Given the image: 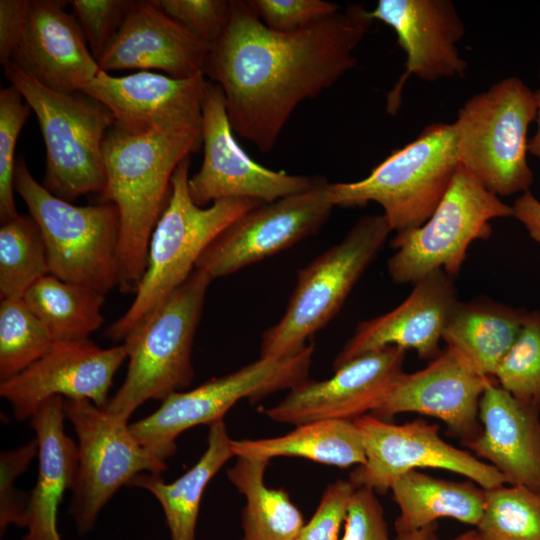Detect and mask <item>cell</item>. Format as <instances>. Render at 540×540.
<instances>
[{
	"label": "cell",
	"instance_id": "6da1fadb",
	"mask_svg": "<svg viewBox=\"0 0 540 540\" xmlns=\"http://www.w3.org/2000/svg\"><path fill=\"white\" fill-rule=\"evenodd\" d=\"M230 1L229 22L210 46L203 73L222 89L234 134L269 152L299 104L355 67L354 52L374 20L352 4L296 31L277 32L249 1Z\"/></svg>",
	"mask_w": 540,
	"mask_h": 540
},
{
	"label": "cell",
	"instance_id": "7a4b0ae2",
	"mask_svg": "<svg viewBox=\"0 0 540 540\" xmlns=\"http://www.w3.org/2000/svg\"><path fill=\"white\" fill-rule=\"evenodd\" d=\"M202 144V125L150 134H130L114 126L102 152L106 187L101 202L119 212V267L123 293H135L145 271L153 229L171 193L172 176Z\"/></svg>",
	"mask_w": 540,
	"mask_h": 540
},
{
	"label": "cell",
	"instance_id": "3957f363",
	"mask_svg": "<svg viewBox=\"0 0 540 540\" xmlns=\"http://www.w3.org/2000/svg\"><path fill=\"white\" fill-rule=\"evenodd\" d=\"M211 277L194 269L166 299L127 333L126 377L104 409L128 421L148 400H164L187 388L194 377L192 345Z\"/></svg>",
	"mask_w": 540,
	"mask_h": 540
},
{
	"label": "cell",
	"instance_id": "277c9868",
	"mask_svg": "<svg viewBox=\"0 0 540 540\" xmlns=\"http://www.w3.org/2000/svg\"><path fill=\"white\" fill-rule=\"evenodd\" d=\"M189 167L190 156L172 176L170 197L151 234L145 271L132 304L105 331L114 342L123 340L148 311L186 281L204 250L225 227L264 203L233 198L200 207L189 194Z\"/></svg>",
	"mask_w": 540,
	"mask_h": 540
},
{
	"label": "cell",
	"instance_id": "5b68a950",
	"mask_svg": "<svg viewBox=\"0 0 540 540\" xmlns=\"http://www.w3.org/2000/svg\"><path fill=\"white\" fill-rule=\"evenodd\" d=\"M4 75L38 119L46 147L42 185L68 202L87 193H103L106 170L102 144L114 125L111 111L81 91L49 89L12 63L4 67Z\"/></svg>",
	"mask_w": 540,
	"mask_h": 540
},
{
	"label": "cell",
	"instance_id": "8992f818",
	"mask_svg": "<svg viewBox=\"0 0 540 540\" xmlns=\"http://www.w3.org/2000/svg\"><path fill=\"white\" fill-rule=\"evenodd\" d=\"M460 166L452 124L432 123L392 151L370 174L355 182L328 183L334 206L378 203L391 230L422 226L433 214Z\"/></svg>",
	"mask_w": 540,
	"mask_h": 540
},
{
	"label": "cell",
	"instance_id": "52a82bcc",
	"mask_svg": "<svg viewBox=\"0 0 540 540\" xmlns=\"http://www.w3.org/2000/svg\"><path fill=\"white\" fill-rule=\"evenodd\" d=\"M536 114L534 91L516 76L472 96L458 111L452 126L460 164L493 195L523 193L532 185L527 133Z\"/></svg>",
	"mask_w": 540,
	"mask_h": 540
},
{
	"label": "cell",
	"instance_id": "ba28073f",
	"mask_svg": "<svg viewBox=\"0 0 540 540\" xmlns=\"http://www.w3.org/2000/svg\"><path fill=\"white\" fill-rule=\"evenodd\" d=\"M14 189L37 223L47 250L50 274L104 295L120 286V217L110 202L75 206L50 193L16 159Z\"/></svg>",
	"mask_w": 540,
	"mask_h": 540
},
{
	"label": "cell",
	"instance_id": "9c48e42d",
	"mask_svg": "<svg viewBox=\"0 0 540 540\" xmlns=\"http://www.w3.org/2000/svg\"><path fill=\"white\" fill-rule=\"evenodd\" d=\"M391 231L383 214L363 216L342 241L299 270L284 315L262 334L260 357L281 358L302 351L306 341L340 311Z\"/></svg>",
	"mask_w": 540,
	"mask_h": 540
},
{
	"label": "cell",
	"instance_id": "30bf717a",
	"mask_svg": "<svg viewBox=\"0 0 540 540\" xmlns=\"http://www.w3.org/2000/svg\"><path fill=\"white\" fill-rule=\"evenodd\" d=\"M313 346L287 357L264 358L235 372L211 379L189 391L170 394L157 410L129 424L135 439L165 461L177 449L176 439L184 431L223 419L239 400L255 402L308 380Z\"/></svg>",
	"mask_w": 540,
	"mask_h": 540
},
{
	"label": "cell",
	"instance_id": "8fae6325",
	"mask_svg": "<svg viewBox=\"0 0 540 540\" xmlns=\"http://www.w3.org/2000/svg\"><path fill=\"white\" fill-rule=\"evenodd\" d=\"M509 216H513L512 206L484 189L460 164L431 217L422 226L396 233L392 239L390 244L396 252L387 262L391 280L414 284L438 269L455 277L469 245L490 237V221Z\"/></svg>",
	"mask_w": 540,
	"mask_h": 540
},
{
	"label": "cell",
	"instance_id": "7c38bea8",
	"mask_svg": "<svg viewBox=\"0 0 540 540\" xmlns=\"http://www.w3.org/2000/svg\"><path fill=\"white\" fill-rule=\"evenodd\" d=\"M64 411L75 430L78 451L69 514L83 536L121 487L140 473L161 475L167 466L135 439L128 421L91 401L65 399Z\"/></svg>",
	"mask_w": 540,
	"mask_h": 540
},
{
	"label": "cell",
	"instance_id": "4fadbf2b",
	"mask_svg": "<svg viewBox=\"0 0 540 540\" xmlns=\"http://www.w3.org/2000/svg\"><path fill=\"white\" fill-rule=\"evenodd\" d=\"M353 422L361 434L366 456L365 463L349 475L356 488L386 493L398 478L417 468L448 470L485 490L507 484L494 467L443 440L437 424L415 419L398 425L369 414Z\"/></svg>",
	"mask_w": 540,
	"mask_h": 540
},
{
	"label": "cell",
	"instance_id": "5bb4252c",
	"mask_svg": "<svg viewBox=\"0 0 540 540\" xmlns=\"http://www.w3.org/2000/svg\"><path fill=\"white\" fill-rule=\"evenodd\" d=\"M202 143V165L188 180L189 194L200 207L233 198L272 202L326 183L318 176L274 171L251 159L234 137L222 89L208 79L202 102Z\"/></svg>",
	"mask_w": 540,
	"mask_h": 540
},
{
	"label": "cell",
	"instance_id": "9a60e30c",
	"mask_svg": "<svg viewBox=\"0 0 540 540\" xmlns=\"http://www.w3.org/2000/svg\"><path fill=\"white\" fill-rule=\"evenodd\" d=\"M327 186L326 182L243 213L213 239L195 268L212 280L224 277L315 234L334 207Z\"/></svg>",
	"mask_w": 540,
	"mask_h": 540
},
{
	"label": "cell",
	"instance_id": "2e32d148",
	"mask_svg": "<svg viewBox=\"0 0 540 540\" xmlns=\"http://www.w3.org/2000/svg\"><path fill=\"white\" fill-rule=\"evenodd\" d=\"M406 350L388 346L363 354L335 369L326 380H306L290 389L265 415L295 426L320 420L355 419L373 413L404 373Z\"/></svg>",
	"mask_w": 540,
	"mask_h": 540
},
{
	"label": "cell",
	"instance_id": "e0dca14e",
	"mask_svg": "<svg viewBox=\"0 0 540 540\" xmlns=\"http://www.w3.org/2000/svg\"><path fill=\"white\" fill-rule=\"evenodd\" d=\"M127 352L123 344L101 348L89 339L54 342L48 352L14 377L0 382V395L19 421L31 419L47 399H87L104 408L113 378Z\"/></svg>",
	"mask_w": 540,
	"mask_h": 540
},
{
	"label": "cell",
	"instance_id": "ac0fdd59",
	"mask_svg": "<svg viewBox=\"0 0 540 540\" xmlns=\"http://www.w3.org/2000/svg\"><path fill=\"white\" fill-rule=\"evenodd\" d=\"M369 14L395 31L398 45L406 53L405 71L387 93L390 115L400 109L410 76L429 82L464 77L467 63L460 57L457 43L465 26L450 0H379Z\"/></svg>",
	"mask_w": 540,
	"mask_h": 540
},
{
	"label": "cell",
	"instance_id": "d6986e66",
	"mask_svg": "<svg viewBox=\"0 0 540 540\" xmlns=\"http://www.w3.org/2000/svg\"><path fill=\"white\" fill-rule=\"evenodd\" d=\"M207 79L141 71L111 76L100 71L81 92L104 104L114 127L130 134H150L202 125V102Z\"/></svg>",
	"mask_w": 540,
	"mask_h": 540
},
{
	"label": "cell",
	"instance_id": "ffe728a7",
	"mask_svg": "<svg viewBox=\"0 0 540 540\" xmlns=\"http://www.w3.org/2000/svg\"><path fill=\"white\" fill-rule=\"evenodd\" d=\"M495 378L479 373L463 356L446 347L424 369L403 373L372 414L379 418L415 412L440 419L466 444L481 431L479 403Z\"/></svg>",
	"mask_w": 540,
	"mask_h": 540
},
{
	"label": "cell",
	"instance_id": "44dd1931",
	"mask_svg": "<svg viewBox=\"0 0 540 540\" xmlns=\"http://www.w3.org/2000/svg\"><path fill=\"white\" fill-rule=\"evenodd\" d=\"M454 277L438 269L414 283L393 310L358 324L333 362L334 370L368 352L388 346L413 349L421 359L436 358L446 321L457 303Z\"/></svg>",
	"mask_w": 540,
	"mask_h": 540
},
{
	"label": "cell",
	"instance_id": "7402d4cb",
	"mask_svg": "<svg viewBox=\"0 0 540 540\" xmlns=\"http://www.w3.org/2000/svg\"><path fill=\"white\" fill-rule=\"evenodd\" d=\"M67 3L30 0L24 35L10 63L49 89L75 93L101 69L75 17L65 11Z\"/></svg>",
	"mask_w": 540,
	"mask_h": 540
},
{
	"label": "cell",
	"instance_id": "603a6c76",
	"mask_svg": "<svg viewBox=\"0 0 540 540\" xmlns=\"http://www.w3.org/2000/svg\"><path fill=\"white\" fill-rule=\"evenodd\" d=\"M209 48L169 17L156 0L134 1L97 63L104 72L158 69L173 78H189L203 73Z\"/></svg>",
	"mask_w": 540,
	"mask_h": 540
},
{
	"label": "cell",
	"instance_id": "cb8c5ba5",
	"mask_svg": "<svg viewBox=\"0 0 540 540\" xmlns=\"http://www.w3.org/2000/svg\"><path fill=\"white\" fill-rule=\"evenodd\" d=\"M539 412L494 381L480 399L481 431L464 445L494 467L507 484L540 493Z\"/></svg>",
	"mask_w": 540,
	"mask_h": 540
},
{
	"label": "cell",
	"instance_id": "d4e9b609",
	"mask_svg": "<svg viewBox=\"0 0 540 540\" xmlns=\"http://www.w3.org/2000/svg\"><path fill=\"white\" fill-rule=\"evenodd\" d=\"M64 401L61 396L45 400L30 419L38 443V475L22 540H61L58 508L65 492L73 489L78 466L77 444L64 430Z\"/></svg>",
	"mask_w": 540,
	"mask_h": 540
},
{
	"label": "cell",
	"instance_id": "484cf974",
	"mask_svg": "<svg viewBox=\"0 0 540 540\" xmlns=\"http://www.w3.org/2000/svg\"><path fill=\"white\" fill-rule=\"evenodd\" d=\"M527 313L487 298L458 300L446 321L442 340L479 373L494 378L499 363L519 336Z\"/></svg>",
	"mask_w": 540,
	"mask_h": 540
},
{
	"label": "cell",
	"instance_id": "4316f807",
	"mask_svg": "<svg viewBox=\"0 0 540 540\" xmlns=\"http://www.w3.org/2000/svg\"><path fill=\"white\" fill-rule=\"evenodd\" d=\"M232 439L223 419L209 425L207 448L200 459L171 483L161 475L140 473L129 487L149 491L162 507L170 540H196L201 499L206 486L224 464L234 456Z\"/></svg>",
	"mask_w": 540,
	"mask_h": 540
},
{
	"label": "cell",
	"instance_id": "83f0119b",
	"mask_svg": "<svg viewBox=\"0 0 540 540\" xmlns=\"http://www.w3.org/2000/svg\"><path fill=\"white\" fill-rule=\"evenodd\" d=\"M390 490L400 510L395 529L416 531L441 518L476 527L484 512L486 490L471 480L449 481L412 470Z\"/></svg>",
	"mask_w": 540,
	"mask_h": 540
},
{
	"label": "cell",
	"instance_id": "f1b7e54d",
	"mask_svg": "<svg viewBox=\"0 0 540 540\" xmlns=\"http://www.w3.org/2000/svg\"><path fill=\"white\" fill-rule=\"evenodd\" d=\"M234 456L271 459L300 457L347 468L366 461L361 434L353 421L320 420L297 425L291 432L273 438L232 439Z\"/></svg>",
	"mask_w": 540,
	"mask_h": 540
},
{
	"label": "cell",
	"instance_id": "f546056e",
	"mask_svg": "<svg viewBox=\"0 0 540 540\" xmlns=\"http://www.w3.org/2000/svg\"><path fill=\"white\" fill-rule=\"evenodd\" d=\"M269 459L238 456L227 470L229 481L245 498L241 540H295L304 526L300 510L284 489L270 488L264 474Z\"/></svg>",
	"mask_w": 540,
	"mask_h": 540
},
{
	"label": "cell",
	"instance_id": "4dcf8cb0",
	"mask_svg": "<svg viewBox=\"0 0 540 540\" xmlns=\"http://www.w3.org/2000/svg\"><path fill=\"white\" fill-rule=\"evenodd\" d=\"M23 299L54 342L88 339L104 323V294L51 274L33 284Z\"/></svg>",
	"mask_w": 540,
	"mask_h": 540
},
{
	"label": "cell",
	"instance_id": "1f68e13d",
	"mask_svg": "<svg viewBox=\"0 0 540 540\" xmlns=\"http://www.w3.org/2000/svg\"><path fill=\"white\" fill-rule=\"evenodd\" d=\"M50 274L41 231L29 215L2 224L0 228V297L23 298L39 279Z\"/></svg>",
	"mask_w": 540,
	"mask_h": 540
},
{
	"label": "cell",
	"instance_id": "d6a6232c",
	"mask_svg": "<svg viewBox=\"0 0 540 540\" xmlns=\"http://www.w3.org/2000/svg\"><path fill=\"white\" fill-rule=\"evenodd\" d=\"M47 329L23 298L0 302V382L19 374L52 347Z\"/></svg>",
	"mask_w": 540,
	"mask_h": 540
},
{
	"label": "cell",
	"instance_id": "836d02e7",
	"mask_svg": "<svg viewBox=\"0 0 540 540\" xmlns=\"http://www.w3.org/2000/svg\"><path fill=\"white\" fill-rule=\"evenodd\" d=\"M475 529L487 540H540V493L514 485L486 490Z\"/></svg>",
	"mask_w": 540,
	"mask_h": 540
},
{
	"label": "cell",
	"instance_id": "e575fe53",
	"mask_svg": "<svg viewBox=\"0 0 540 540\" xmlns=\"http://www.w3.org/2000/svg\"><path fill=\"white\" fill-rule=\"evenodd\" d=\"M494 378L515 399L540 410V311L526 314L520 334Z\"/></svg>",
	"mask_w": 540,
	"mask_h": 540
},
{
	"label": "cell",
	"instance_id": "d590c367",
	"mask_svg": "<svg viewBox=\"0 0 540 540\" xmlns=\"http://www.w3.org/2000/svg\"><path fill=\"white\" fill-rule=\"evenodd\" d=\"M32 109L18 89L10 85L0 91V220L19 216L14 201L15 147Z\"/></svg>",
	"mask_w": 540,
	"mask_h": 540
},
{
	"label": "cell",
	"instance_id": "8d00e7d4",
	"mask_svg": "<svg viewBox=\"0 0 540 540\" xmlns=\"http://www.w3.org/2000/svg\"><path fill=\"white\" fill-rule=\"evenodd\" d=\"M131 0H73L72 14L78 22L96 61L119 31Z\"/></svg>",
	"mask_w": 540,
	"mask_h": 540
},
{
	"label": "cell",
	"instance_id": "74e56055",
	"mask_svg": "<svg viewBox=\"0 0 540 540\" xmlns=\"http://www.w3.org/2000/svg\"><path fill=\"white\" fill-rule=\"evenodd\" d=\"M158 6L209 47L224 32L230 18L227 0H156Z\"/></svg>",
	"mask_w": 540,
	"mask_h": 540
},
{
	"label": "cell",
	"instance_id": "f35d334b",
	"mask_svg": "<svg viewBox=\"0 0 540 540\" xmlns=\"http://www.w3.org/2000/svg\"><path fill=\"white\" fill-rule=\"evenodd\" d=\"M38 456L36 439L27 444L3 450L0 454V530L3 535L10 524L20 528L26 525L29 496L15 488V480L26 471L34 457Z\"/></svg>",
	"mask_w": 540,
	"mask_h": 540
},
{
	"label": "cell",
	"instance_id": "ab89813d",
	"mask_svg": "<svg viewBox=\"0 0 540 540\" xmlns=\"http://www.w3.org/2000/svg\"><path fill=\"white\" fill-rule=\"evenodd\" d=\"M262 22L277 32H292L340 10L324 0H248Z\"/></svg>",
	"mask_w": 540,
	"mask_h": 540
},
{
	"label": "cell",
	"instance_id": "60d3db41",
	"mask_svg": "<svg viewBox=\"0 0 540 540\" xmlns=\"http://www.w3.org/2000/svg\"><path fill=\"white\" fill-rule=\"evenodd\" d=\"M355 489L349 480H337L328 485L313 516L295 540H340V530Z\"/></svg>",
	"mask_w": 540,
	"mask_h": 540
},
{
	"label": "cell",
	"instance_id": "b9f144b4",
	"mask_svg": "<svg viewBox=\"0 0 540 540\" xmlns=\"http://www.w3.org/2000/svg\"><path fill=\"white\" fill-rule=\"evenodd\" d=\"M340 540H391L383 506L373 489H355Z\"/></svg>",
	"mask_w": 540,
	"mask_h": 540
},
{
	"label": "cell",
	"instance_id": "7bdbcfd3",
	"mask_svg": "<svg viewBox=\"0 0 540 540\" xmlns=\"http://www.w3.org/2000/svg\"><path fill=\"white\" fill-rule=\"evenodd\" d=\"M30 0L0 1V62L5 67L13 58L24 35Z\"/></svg>",
	"mask_w": 540,
	"mask_h": 540
},
{
	"label": "cell",
	"instance_id": "ee69618b",
	"mask_svg": "<svg viewBox=\"0 0 540 540\" xmlns=\"http://www.w3.org/2000/svg\"><path fill=\"white\" fill-rule=\"evenodd\" d=\"M512 209L513 216L524 225L530 237L540 244V201L528 190L514 201Z\"/></svg>",
	"mask_w": 540,
	"mask_h": 540
},
{
	"label": "cell",
	"instance_id": "f6af8a7d",
	"mask_svg": "<svg viewBox=\"0 0 540 540\" xmlns=\"http://www.w3.org/2000/svg\"><path fill=\"white\" fill-rule=\"evenodd\" d=\"M539 78H540V70H539ZM535 99H536V106H537V114H536V122H537V130L532 138L528 140V152L533 155L534 157L540 159V88H538L535 92Z\"/></svg>",
	"mask_w": 540,
	"mask_h": 540
},
{
	"label": "cell",
	"instance_id": "bcb514c9",
	"mask_svg": "<svg viewBox=\"0 0 540 540\" xmlns=\"http://www.w3.org/2000/svg\"><path fill=\"white\" fill-rule=\"evenodd\" d=\"M437 525L434 523L428 527H425L416 531H405L401 529H395L396 536L394 540H427L430 531Z\"/></svg>",
	"mask_w": 540,
	"mask_h": 540
},
{
	"label": "cell",
	"instance_id": "7dc6e473",
	"mask_svg": "<svg viewBox=\"0 0 540 540\" xmlns=\"http://www.w3.org/2000/svg\"><path fill=\"white\" fill-rule=\"evenodd\" d=\"M451 540H487V539L481 536V534L476 529H472L464 533H461L460 535L454 537Z\"/></svg>",
	"mask_w": 540,
	"mask_h": 540
},
{
	"label": "cell",
	"instance_id": "c3c4849f",
	"mask_svg": "<svg viewBox=\"0 0 540 540\" xmlns=\"http://www.w3.org/2000/svg\"><path fill=\"white\" fill-rule=\"evenodd\" d=\"M436 530H437V525L430 531L427 537V540H440L436 533Z\"/></svg>",
	"mask_w": 540,
	"mask_h": 540
}]
</instances>
